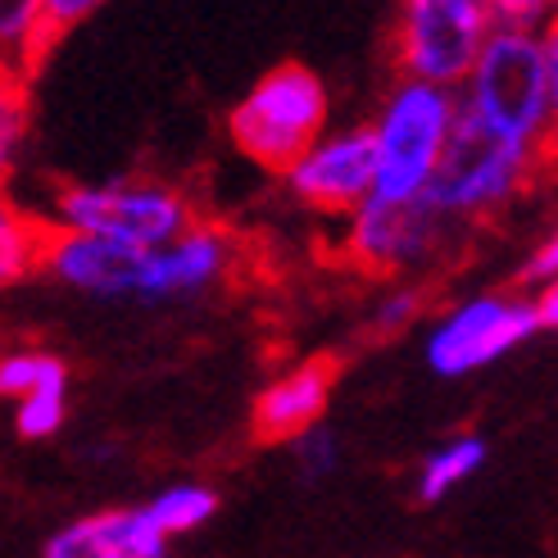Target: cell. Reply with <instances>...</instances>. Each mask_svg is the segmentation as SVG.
<instances>
[{
  "instance_id": "cell-25",
  "label": "cell",
  "mask_w": 558,
  "mask_h": 558,
  "mask_svg": "<svg viewBox=\"0 0 558 558\" xmlns=\"http://www.w3.org/2000/svg\"><path fill=\"white\" fill-rule=\"evenodd\" d=\"M526 277H549V282L558 277V232L532 255V264H526Z\"/></svg>"
},
{
  "instance_id": "cell-4",
  "label": "cell",
  "mask_w": 558,
  "mask_h": 558,
  "mask_svg": "<svg viewBox=\"0 0 558 558\" xmlns=\"http://www.w3.org/2000/svg\"><path fill=\"white\" fill-rule=\"evenodd\" d=\"M195 222L191 201L159 178H114L82 182L54 195V228L105 236L132 250H159Z\"/></svg>"
},
{
  "instance_id": "cell-27",
  "label": "cell",
  "mask_w": 558,
  "mask_h": 558,
  "mask_svg": "<svg viewBox=\"0 0 558 558\" xmlns=\"http://www.w3.org/2000/svg\"><path fill=\"white\" fill-rule=\"evenodd\" d=\"M10 159H14V150H10V146H0V178L10 173Z\"/></svg>"
},
{
  "instance_id": "cell-19",
  "label": "cell",
  "mask_w": 558,
  "mask_h": 558,
  "mask_svg": "<svg viewBox=\"0 0 558 558\" xmlns=\"http://www.w3.org/2000/svg\"><path fill=\"white\" fill-rule=\"evenodd\" d=\"M64 417H69V381L46 386V390H37V396L19 400L14 427H19V436H27V440H46V436H54V432L64 427Z\"/></svg>"
},
{
  "instance_id": "cell-22",
  "label": "cell",
  "mask_w": 558,
  "mask_h": 558,
  "mask_svg": "<svg viewBox=\"0 0 558 558\" xmlns=\"http://www.w3.org/2000/svg\"><path fill=\"white\" fill-rule=\"evenodd\" d=\"M541 50H545V82H549V136H545V150L558 155V14L541 33Z\"/></svg>"
},
{
  "instance_id": "cell-8",
  "label": "cell",
  "mask_w": 558,
  "mask_h": 558,
  "mask_svg": "<svg viewBox=\"0 0 558 558\" xmlns=\"http://www.w3.org/2000/svg\"><path fill=\"white\" fill-rule=\"evenodd\" d=\"M282 182L300 205H310L318 214H345V218L359 214L373 201V186H377L373 128L327 132Z\"/></svg>"
},
{
  "instance_id": "cell-6",
  "label": "cell",
  "mask_w": 558,
  "mask_h": 558,
  "mask_svg": "<svg viewBox=\"0 0 558 558\" xmlns=\"http://www.w3.org/2000/svg\"><path fill=\"white\" fill-rule=\"evenodd\" d=\"M490 37V5L482 0H409L396 27V60L404 82L454 92Z\"/></svg>"
},
{
  "instance_id": "cell-1",
  "label": "cell",
  "mask_w": 558,
  "mask_h": 558,
  "mask_svg": "<svg viewBox=\"0 0 558 558\" xmlns=\"http://www.w3.org/2000/svg\"><path fill=\"white\" fill-rule=\"evenodd\" d=\"M459 109L477 119L490 136L522 150H545L549 136V82L541 33H509L490 27V37L463 82Z\"/></svg>"
},
{
  "instance_id": "cell-7",
  "label": "cell",
  "mask_w": 558,
  "mask_h": 558,
  "mask_svg": "<svg viewBox=\"0 0 558 558\" xmlns=\"http://www.w3.org/2000/svg\"><path fill=\"white\" fill-rule=\"evenodd\" d=\"M536 331L532 300H509V295H477L445 314L432 337H427V364L440 377H468L499 354L518 350Z\"/></svg>"
},
{
  "instance_id": "cell-13",
  "label": "cell",
  "mask_w": 558,
  "mask_h": 558,
  "mask_svg": "<svg viewBox=\"0 0 558 558\" xmlns=\"http://www.w3.org/2000/svg\"><path fill=\"white\" fill-rule=\"evenodd\" d=\"M169 541L155 532L146 509H109L60 526L41 558H163Z\"/></svg>"
},
{
  "instance_id": "cell-26",
  "label": "cell",
  "mask_w": 558,
  "mask_h": 558,
  "mask_svg": "<svg viewBox=\"0 0 558 558\" xmlns=\"http://www.w3.org/2000/svg\"><path fill=\"white\" fill-rule=\"evenodd\" d=\"M532 314H536V327H558V277L532 300Z\"/></svg>"
},
{
  "instance_id": "cell-20",
  "label": "cell",
  "mask_w": 558,
  "mask_h": 558,
  "mask_svg": "<svg viewBox=\"0 0 558 558\" xmlns=\"http://www.w3.org/2000/svg\"><path fill=\"white\" fill-rule=\"evenodd\" d=\"M27 128V92L23 77L14 69H0V146H19V136Z\"/></svg>"
},
{
  "instance_id": "cell-3",
  "label": "cell",
  "mask_w": 558,
  "mask_h": 558,
  "mask_svg": "<svg viewBox=\"0 0 558 558\" xmlns=\"http://www.w3.org/2000/svg\"><path fill=\"white\" fill-rule=\"evenodd\" d=\"M454 119H459L454 92L427 87V82H400L373 123V150H377L373 201H390V205L423 201L440 169Z\"/></svg>"
},
{
  "instance_id": "cell-12",
  "label": "cell",
  "mask_w": 558,
  "mask_h": 558,
  "mask_svg": "<svg viewBox=\"0 0 558 558\" xmlns=\"http://www.w3.org/2000/svg\"><path fill=\"white\" fill-rule=\"evenodd\" d=\"M331 386H337V368L327 359H310L295 364L277 381H268L255 400V432L264 440H300L304 432L323 427V413L331 404Z\"/></svg>"
},
{
  "instance_id": "cell-21",
  "label": "cell",
  "mask_w": 558,
  "mask_h": 558,
  "mask_svg": "<svg viewBox=\"0 0 558 558\" xmlns=\"http://www.w3.org/2000/svg\"><path fill=\"white\" fill-rule=\"evenodd\" d=\"M295 445V463H300V472L310 482H318V477H327L331 468H337V459H341V450H337V436H331L327 427H314V432H304L300 440H291Z\"/></svg>"
},
{
  "instance_id": "cell-16",
  "label": "cell",
  "mask_w": 558,
  "mask_h": 558,
  "mask_svg": "<svg viewBox=\"0 0 558 558\" xmlns=\"http://www.w3.org/2000/svg\"><path fill=\"white\" fill-rule=\"evenodd\" d=\"M482 463H486V445H482L477 436H454V440H445L440 450L427 454L423 472H417V499L436 505V499H445L454 486H463Z\"/></svg>"
},
{
  "instance_id": "cell-10",
  "label": "cell",
  "mask_w": 558,
  "mask_h": 558,
  "mask_svg": "<svg viewBox=\"0 0 558 558\" xmlns=\"http://www.w3.org/2000/svg\"><path fill=\"white\" fill-rule=\"evenodd\" d=\"M146 264H150V250H132L105 236H82V232H60V228H50L46 255H41V268L50 277H60L64 287H77L87 295H105V300H114V295L142 300Z\"/></svg>"
},
{
  "instance_id": "cell-2",
  "label": "cell",
  "mask_w": 558,
  "mask_h": 558,
  "mask_svg": "<svg viewBox=\"0 0 558 558\" xmlns=\"http://www.w3.org/2000/svg\"><path fill=\"white\" fill-rule=\"evenodd\" d=\"M327 87L314 69L277 64L250 87L228 114L232 146L268 173H291L327 136Z\"/></svg>"
},
{
  "instance_id": "cell-17",
  "label": "cell",
  "mask_w": 558,
  "mask_h": 558,
  "mask_svg": "<svg viewBox=\"0 0 558 558\" xmlns=\"http://www.w3.org/2000/svg\"><path fill=\"white\" fill-rule=\"evenodd\" d=\"M214 513H218V495H214L209 486H195V482L159 490L150 505H146V518L155 522V532H159L163 541L195 532V526H205Z\"/></svg>"
},
{
  "instance_id": "cell-23",
  "label": "cell",
  "mask_w": 558,
  "mask_h": 558,
  "mask_svg": "<svg viewBox=\"0 0 558 558\" xmlns=\"http://www.w3.org/2000/svg\"><path fill=\"white\" fill-rule=\"evenodd\" d=\"M417 304H423V295H417V291H396V295H386V300H381V310L373 314V331L390 337V331L409 327L413 314H417Z\"/></svg>"
},
{
  "instance_id": "cell-9",
  "label": "cell",
  "mask_w": 558,
  "mask_h": 558,
  "mask_svg": "<svg viewBox=\"0 0 558 558\" xmlns=\"http://www.w3.org/2000/svg\"><path fill=\"white\" fill-rule=\"evenodd\" d=\"M450 218H440L427 201H409V205H390V201H368L359 214H350V232H345V255L368 268V272H396L423 264L440 228Z\"/></svg>"
},
{
  "instance_id": "cell-5",
  "label": "cell",
  "mask_w": 558,
  "mask_h": 558,
  "mask_svg": "<svg viewBox=\"0 0 558 558\" xmlns=\"http://www.w3.org/2000/svg\"><path fill=\"white\" fill-rule=\"evenodd\" d=\"M532 150L522 146H509L490 136L477 119H468L459 109L454 119V132L445 142V155H440V169L427 186L423 201L440 214V218H477V214H490L518 195V186L532 173Z\"/></svg>"
},
{
  "instance_id": "cell-14",
  "label": "cell",
  "mask_w": 558,
  "mask_h": 558,
  "mask_svg": "<svg viewBox=\"0 0 558 558\" xmlns=\"http://www.w3.org/2000/svg\"><path fill=\"white\" fill-rule=\"evenodd\" d=\"M46 236L50 228L41 218H33L27 209H19L14 201L0 195V287H14L33 268H41Z\"/></svg>"
},
{
  "instance_id": "cell-24",
  "label": "cell",
  "mask_w": 558,
  "mask_h": 558,
  "mask_svg": "<svg viewBox=\"0 0 558 558\" xmlns=\"http://www.w3.org/2000/svg\"><path fill=\"white\" fill-rule=\"evenodd\" d=\"M41 5H46V23H50V33H54V37H60L64 27H73L77 19H87V14L96 10L92 0H41Z\"/></svg>"
},
{
  "instance_id": "cell-15",
  "label": "cell",
  "mask_w": 558,
  "mask_h": 558,
  "mask_svg": "<svg viewBox=\"0 0 558 558\" xmlns=\"http://www.w3.org/2000/svg\"><path fill=\"white\" fill-rule=\"evenodd\" d=\"M50 41L54 33L46 23L41 0H0V54H5V69L37 64Z\"/></svg>"
},
{
  "instance_id": "cell-11",
  "label": "cell",
  "mask_w": 558,
  "mask_h": 558,
  "mask_svg": "<svg viewBox=\"0 0 558 558\" xmlns=\"http://www.w3.org/2000/svg\"><path fill=\"white\" fill-rule=\"evenodd\" d=\"M228 268H232V236L214 228V222H191L178 241L150 250L142 300L201 295L214 282H222Z\"/></svg>"
},
{
  "instance_id": "cell-18",
  "label": "cell",
  "mask_w": 558,
  "mask_h": 558,
  "mask_svg": "<svg viewBox=\"0 0 558 558\" xmlns=\"http://www.w3.org/2000/svg\"><path fill=\"white\" fill-rule=\"evenodd\" d=\"M60 381H69V368L46 350H5L0 354V396L27 400Z\"/></svg>"
}]
</instances>
